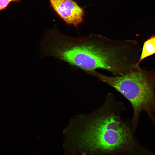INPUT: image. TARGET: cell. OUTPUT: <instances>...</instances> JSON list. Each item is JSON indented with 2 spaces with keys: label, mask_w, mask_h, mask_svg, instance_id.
Returning a JSON list of instances; mask_svg holds the SVG:
<instances>
[{
  "label": "cell",
  "mask_w": 155,
  "mask_h": 155,
  "mask_svg": "<svg viewBox=\"0 0 155 155\" xmlns=\"http://www.w3.org/2000/svg\"><path fill=\"white\" fill-rule=\"evenodd\" d=\"M124 110L123 104L109 92L99 108L77 116L70 155H150L122 119Z\"/></svg>",
  "instance_id": "1"
},
{
  "label": "cell",
  "mask_w": 155,
  "mask_h": 155,
  "mask_svg": "<svg viewBox=\"0 0 155 155\" xmlns=\"http://www.w3.org/2000/svg\"><path fill=\"white\" fill-rule=\"evenodd\" d=\"M135 44L132 40H115L98 34L73 37L54 29L45 36L42 52L44 57H54L85 71L100 69L118 76L137 66Z\"/></svg>",
  "instance_id": "2"
},
{
  "label": "cell",
  "mask_w": 155,
  "mask_h": 155,
  "mask_svg": "<svg viewBox=\"0 0 155 155\" xmlns=\"http://www.w3.org/2000/svg\"><path fill=\"white\" fill-rule=\"evenodd\" d=\"M88 73L114 88L130 102L133 110L131 124L134 132L140 114L145 111L155 123V71H146L138 67L123 75L110 77L95 70Z\"/></svg>",
  "instance_id": "3"
},
{
  "label": "cell",
  "mask_w": 155,
  "mask_h": 155,
  "mask_svg": "<svg viewBox=\"0 0 155 155\" xmlns=\"http://www.w3.org/2000/svg\"><path fill=\"white\" fill-rule=\"evenodd\" d=\"M51 6L67 24L77 28L83 21V9L73 0H49Z\"/></svg>",
  "instance_id": "4"
},
{
  "label": "cell",
  "mask_w": 155,
  "mask_h": 155,
  "mask_svg": "<svg viewBox=\"0 0 155 155\" xmlns=\"http://www.w3.org/2000/svg\"><path fill=\"white\" fill-rule=\"evenodd\" d=\"M155 53V43L150 38L144 43L142 54L138 61V64L143 59Z\"/></svg>",
  "instance_id": "5"
},
{
  "label": "cell",
  "mask_w": 155,
  "mask_h": 155,
  "mask_svg": "<svg viewBox=\"0 0 155 155\" xmlns=\"http://www.w3.org/2000/svg\"><path fill=\"white\" fill-rule=\"evenodd\" d=\"M20 0H0V11L6 8L11 2H18Z\"/></svg>",
  "instance_id": "6"
},
{
  "label": "cell",
  "mask_w": 155,
  "mask_h": 155,
  "mask_svg": "<svg viewBox=\"0 0 155 155\" xmlns=\"http://www.w3.org/2000/svg\"><path fill=\"white\" fill-rule=\"evenodd\" d=\"M155 43V36H152L150 38Z\"/></svg>",
  "instance_id": "7"
}]
</instances>
